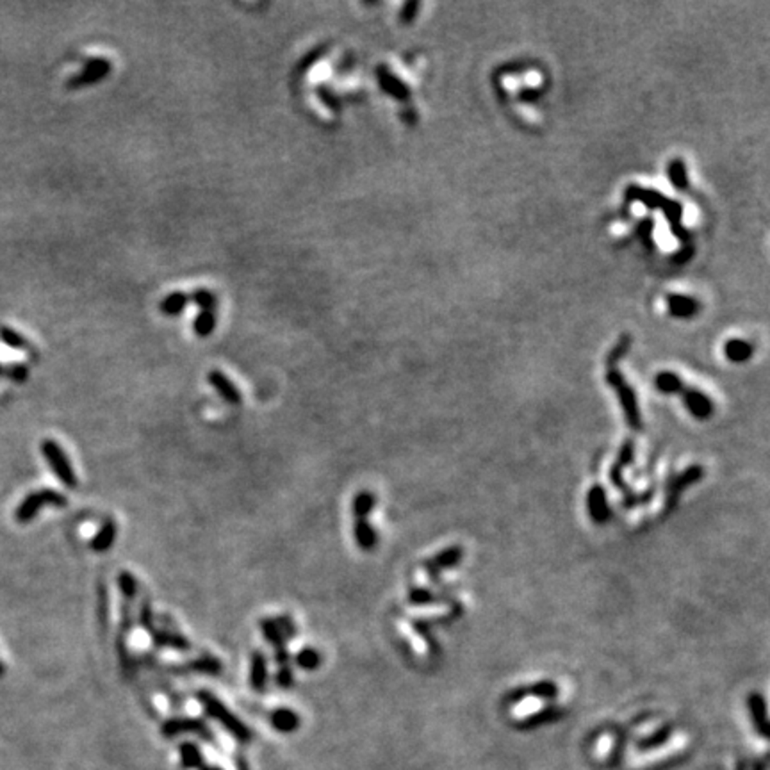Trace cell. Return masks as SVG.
Here are the masks:
<instances>
[{"instance_id": "obj_1", "label": "cell", "mask_w": 770, "mask_h": 770, "mask_svg": "<svg viewBox=\"0 0 770 770\" xmlns=\"http://www.w3.org/2000/svg\"><path fill=\"white\" fill-rule=\"evenodd\" d=\"M39 451H41L43 458H45L46 466L50 467L53 476L68 488H75L78 485L77 473L73 469V463L70 462V456L64 451L63 446L56 441V438H45L39 444Z\"/></svg>"}, {"instance_id": "obj_2", "label": "cell", "mask_w": 770, "mask_h": 770, "mask_svg": "<svg viewBox=\"0 0 770 770\" xmlns=\"http://www.w3.org/2000/svg\"><path fill=\"white\" fill-rule=\"evenodd\" d=\"M68 498L63 492L56 488H39V491L31 492L20 501V505L14 510V520L18 524H27L38 517L39 510L45 506H66Z\"/></svg>"}, {"instance_id": "obj_3", "label": "cell", "mask_w": 770, "mask_h": 770, "mask_svg": "<svg viewBox=\"0 0 770 770\" xmlns=\"http://www.w3.org/2000/svg\"><path fill=\"white\" fill-rule=\"evenodd\" d=\"M196 697H198V702L203 706L207 715L216 719L217 722H220L225 729L230 731L235 738H239V740H248V738L252 736L248 727H246L216 695H212L207 690H200L198 694H196Z\"/></svg>"}, {"instance_id": "obj_4", "label": "cell", "mask_w": 770, "mask_h": 770, "mask_svg": "<svg viewBox=\"0 0 770 770\" xmlns=\"http://www.w3.org/2000/svg\"><path fill=\"white\" fill-rule=\"evenodd\" d=\"M606 381L610 384V387L617 392V398H619L620 406L624 410V416L626 421L630 423V426L633 430H640L642 428V419H640V410H638L637 396H635L633 389L626 384L622 374L619 373L615 366H608L606 371Z\"/></svg>"}, {"instance_id": "obj_5", "label": "cell", "mask_w": 770, "mask_h": 770, "mask_svg": "<svg viewBox=\"0 0 770 770\" xmlns=\"http://www.w3.org/2000/svg\"><path fill=\"white\" fill-rule=\"evenodd\" d=\"M260 631L273 649L287 647V642L296 635V624L289 615L266 617L260 620Z\"/></svg>"}, {"instance_id": "obj_6", "label": "cell", "mask_w": 770, "mask_h": 770, "mask_svg": "<svg viewBox=\"0 0 770 770\" xmlns=\"http://www.w3.org/2000/svg\"><path fill=\"white\" fill-rule=\"evenodd\" d=\"M111 71V63L107 59H103V57H93V59L86 61L84 68H82V71L78 75H75V77H71L70 81L66 82L68 88H84V86H89V84H95V82L98 81H103V78L109 75Z\"/></svg>"}, {"instance_id": "obj_7", "label": "cell", "mask_w": 770, "mask_h": 770, "mask_svg": "<svg viewBox=\"0 0 770 770\" xmlns=\"http://www.w3.org/2000/svg\"><path fill=\"white\" fill-rule=\"evenodd\" d=\"M558 695V687H556L553 681H538V683L530 684V687H519L513 688L510 694H506V702L510 704H515V702L524 701L528 697H537V699H555Z\"/></svg>"}, {"instance_id": "obj_8", "label": "cell", "mask_w": 770, "mask_h": 770, "mask_svg": "<svg viewBox=\"0 0 770 770\" xmlns=\"http://www.w3.org/2000/svg\"><path fill=\"white\" fill-rule=\"evenodd\" d=\"M683 403L687 405L688 412L694 419L697 421H706L712 417L713 414V403L704 392L695 391V389H684L683 392Z\"/></svg>"}, {"instance_id": "obj_9", "label": "cell", "mask_w": 770, "mask_h": 770, "mask_svg": "<svg viewBox=\"0 0 770 770\" xmlns=\"http://www.w3.org/2000/svg\"><path fill=\"white\" fill-rule=\"evenodd\" d=\"M207 380H209L210 387L217 392V394L223 398V401H227L228 405H239L242 401L241 392L235 387L234 381L227 376L225 373H221L220 369H212L207 374Z\"/></svg>"}, {"instance_id": "obj_10", "label": "cell", "mask_w": 770, "mask_h": 770, "mask_svg": "<svg viewBox=\"0 0 770 770\" xmlns=\"http://www.w3.org/2000/svg\"><path fill=\"white\" fill-rule=\"evenodd\" d=\"M587 508H588V515H590V519L594 520L595 524L606 523V520L612 517V512H610V506H608V499H606V492L601 485H594V487L588 491Z\"/></svg>"}, {"instance_id": "obj_11", "label": "cell", "mask_w": 770, "mask_h": 770, "mask_svg": "<svg viewBox=\"0 0 770 770\" xmlns=\"http://www.w3.org/2000/svg\"><path fill=\"white\" fill-rule=\"evenodd\" d=\"M376 78L378 84H380L381 91H385L387 95H391L396 100H409L410 98V89L398 75L392 73L387 66H378L376 68Z\"/></svg>"}, {"instance_id": "obj_12", "label": "cell", "mask_w": 770, "mask_h": 770, "mask_svg": "<svg viewBox=\"0 0 770 770\" xmlns=\"http://www.w3.org/2000/svg\"><path fill=\"white\" fill-rule=\"evenodd\" d=\"M747 706H749V713H751V720H752V726H754L756 733H758L761 738H769L770 724H769V717H766V704H765L763 695L754 694V692H752V694L749 695Z\"/></svg>"}, {"instance_id": "obj_13", "label": "cell", "mask_w": 770, "mask_h": 770, "mask_svg": "<svg viewBox=\"0 0 770 770\" xmlns=\"http://www.w3.org/2000/svg\"><path fill=\"white\" fill-rule=\"evenodd\" d=\"M460 560H462V548H458V545H451V548L437 553V555H435L431 560H428V562L424 563V569H426V573L435 580V578L438 576V573L449 569V567L458 565Z\"/></svg>"}, {"instance_id": "obj_14", "label": "cell", "mask_w": 770, "mask_h": 770, "mask_svg": "<svg viewBox=\"0 0 770 770\" xmlns=\"http://www.w3.org/2000/svg\"><path fill=\"white\" fill-rule=\"evenodd\" d=\"M267 658L262 651H253L250 656V684L255 692H262L267 684Z\"/></svg>"}, {"instance_id": "obj_15", "label": "cell", "mask_w": 770, "mask_h": 770, "mask_svg": "<svg viewBox=\"0 0 770 770\" xmlns=\"http://www.w3.org/2000/svg\"><path fill=\"white\" fill-rule=\"evenodd\" d=\"M148 635L152 637L153 645H157V647L175 649V651H189V649H191V642H189L185 637H182L180 633H173V631H170V630H159V627H153Z\"/></svg>"}, {"instance_id": "obj_16", "label": "cell", "mask_w": 770, "mask_h": 770, "mask_svg": "<svg viewBox=\"0 0 770 770\" xmlns=\"http://www.w3.org/2000/svg\"><path fill=\"white\" fill-rule=\"evenodd\" d=\"M353 538H355V544L362 551H373L378 545L376 530L367 519H355V523H353Z\"/></svg>"}, {"instance_id": "obj_17", "label": "cell", "mask_w": 770, "mask_h": 770, "mask_svg": "<svg viewBox=\"0 0 770 770\" xmlns=\"http://www.w3.org/2000/svg\"><path fill=\"white\" fill-rule=\"evenodd\" d=\"M118 537V524L113 519H107L106 523L100 526V530L96 531L95 537L89 542V548L95 553H107L114 545Z\"/></svg>"}, {"instance_id": "obj_18", "label": "cell", "mask_w": 770, "mask_h": 770, "mask_svg": "<svg viewBox=\"0 0 770 770\" xmlns=\"http://www.w3.org/2000/svg\"><path fill=\"white\" fill-rule=\"evenodd\" d=\"M562 717H563L562 708H558V706H545V708L531 713V715L526 717V719L519 720L517 726H519L520 729H533V727L544 726V724L556 722V720H560Z\"/></svg>"}, {"instance_id": "obj_19", "label": "cell", "mask_w": 770, "mask_h": 770, "mask_svg": "<svg viewBox=\"0 0 770 770\" xmlns=\"http://www.w3.org/2000/svg\"><path fill=\"white\" fill-rule=\"evenodd\" d=\"M702 478V467L701 466H692L688 467L684 473H681L679 476H676V480L670 483L669 487V494H667V505H670V501H676V498L679 496V492L683 491V488H687L688 485L694 483V481L701 480Z\"/></svg>"}, {"instance_id": "obj_20", "label": "cell", "mask_w": 770, "mask_h": 770, "mask_svg": "<svg viewBox=\"0 0 770 770\" xmlns=\"http://www.w3.org/2000/svg\"><path fill=\"white\" fill-rule=\"evenodd\" d=\"M182 669L188 670V672L216 676V674H220L221 670H223V663H221V659L216 658V656L203 654V656H200V658H195L189 663H185Z\"/></svg>"}, {"instance_id": "obj_21", "label": "cell", "mask_w": 770, "mask_h": 770, "mask_svg": "<svg viewBox=\"0 0 770 770\" xmlns=\"http://www.w3.org/2000/svg\"><path fill=\"white\" fill-rule=\"evenodd\" d=\"M667 307H669L670 314L676 317H692L699 310V303L692 296L684 294L667 296Z\"/></svg>"}, {"instance_id": "obj_22", "label": "cell", "mask_w": 770, "mask_h": 770, "mask_svg": "<svg viewBox=\"0 0 770 770\" xmlns=\"http://www.w3.org/2000/svg\"><path fill=\"white\" fill-rule=\"evenodd\" d=\"M270 722L280 733H292V731L298 729L299 717L289 708H277L270 715Z\"/></svg>"}, {"instance_id": "obj_23", "label": "cell", "mask_w": 770, "mask_h": 770, "mask_svg": "<svg viewBox=\"0 0 770 770\" xmlns=\"http://www.w3.org/2000/svg\"><path fill=\"white\" fill-rule=\"evenodd\" d=\"M752 353H754V348H752L751 342L741 341V339H729V341L724 344V355H726L727 360H731V362L734 364L747 362L752 356Z\"/></svg>"}, {"instance_id": "obj_24", "label": "cell", "mask_w": 770, "mask_h": 770, "mask_svg": "<svg viewBox=\"0 0 770 770\" xmlns=\"http://www.w3.org/2000/svg\"><path fill=\"white\" fill-rule=\"evenodd\" d=\"M180 731H195V733L203 734V736H209V733H207L205 729V724L196 719H171L168 720L163 727V733L168 734V736L180 733Z\"/></svg>"}, {"instance_id": "obj_25", "label": "cell", "mask_w": 770, "mask_h": 770, "mask_svg": "<svg viewBox=\"0 0 770 770\" xmlns=\"http://www.w3.org/2000/svg\"><path fill=\"white\" fill-rule=\"evenodd\" d=\"M376 506V496L371 491H360L353 496L351 513L355 519H367Z\"/></svg>"}, {"instance_id": "obj_26", "label": "cell", "mask_w": 770, "mask_h": 770, "mask_svg": "<svg viewBox=\"0 0 770 770\" xmlns=\"http://www.w3.org/2000/svg\"><path fill=\"white\" fill-rule=\"evenodd\" d=\"M633 441H626L624 442L622 449H620V455H619V462L615 463V466L612 467V473H610V478H612L613 485L619 488H622L624 491V481H622V467L630 466L631 462H633Z\"/></svg>"}, {"instance_id": "obj_27", "label": "cell", "mask_w": 770, "mask_h": 770, "mask_svg": "<svg viewBox=\"0 0 770 770\" xmlns=\"http://www.w3.org/2000/svg\"><path fill=\"white\" fill-rule=\"evenodd\" d=\"M654 387L658 389L662 394H677V392L684 391V385L681 381V378L677 376L672 371H662V373L656 374L654 378Z\"/></svg>"}, {"instance_id": "obj_28", "label": "cell", "mask_w": 770, "mask_h": 770, "mask_svg": "<svg viewBox=\"0 0 770 770\" xmlns=\"http://www.w3.org/2000/svg\"><path fill=\"white\" fill-rule=\"evenodd\" d=\"M294 663L302 670L312 672V670H317L321 667V663H323V656H321V652L317 651V649L303 647L294 654Z\"/></svg>"}, {"instance_id": "obj_29", "label": "cell", "mask_w": 770, "mask_h": 770, "mask_svg": "<svg viewBox=\"0 0 770 770\" xmlns=\"http://www.w3.org/2000/svg\"><path fill=\"white\" fill-rule=\"evenodd\" d=\"M670 736H672V727L663 726L662 729H658L656 733H652V734H649V736L638 740L637 749L638 751H652V749H658V747H662V745H665Z\"/></svg>"}, {"instance_id": "obj_30", "label": "cell", "mask_w": 770, "mask_h": 770, "mask_svg": "<svg viewBox=\"0 0 770 770\" xmlns=\"http://www.w3.org/2000/svg\"><path fill=\"white\" fill-rule=\"evenodd\" d=\"M189 303V296L185 292H171L166 298L160 302V310H163L166 316H178L182 310L185 309V305Z\"/></svg>"}, {"instance_id": "obj_31", "label": "cell", "mask_w": 770, "mask_h": 770, "mask_svg": "<svg viewBox=\"0 0 770 770\" xmlns=\"http://www.w3.org/2000/svg\"><path fill=\"white\" fill-rule=\"evenodd\" d=\"M138 580H135V576L132 573H128V570H121L120 574H118V587H120V592L121 595H123V601L125 602H130L134 601V597L138 595Z\"/></svg>"}, {"instance_id": "obj_32", "label": "cell", "mask_w": 770, "mask_h": 770, "mask_svg": "<svg viewBox=\"0 0 770 770\" xmlns=\"http://www.w3.org/2000/svg\"><path fill=\"white\" fill-rule=\"evenodd\" d=\"M192 327H195V334L198 335V337H207V335H210L214 332L216 316H214V312H200L198 316H196Z\"/></svg>"}, {"instance_id": "obj_33", "label": "cell", "mask_w": 770, "mask_h": 770, "mask_svg": "<svg viewBox=\"0 0 770 770\" xmlns=\"http://www.w3.org/2000/svg\"><path fill=\"white\" fill-rule=\"evenodd\" d=\"M669 178L672 180V184L677 189H687L688 188V178H687V168L681 160H674L669 164Z\"/></svg>"}, {"instance_id": "obj_34", "label": "cell", "mask_w": 770, "mask_h": 770, "mask_svg": "<svg viewBox=\"0 0 770 770\" xmlns=\"http://www.w3.org/2000/svg\"><path fill=\"white\" fill-rule=\"evenodd\" d=\"M189 302H195L196 305L202 309V312H212V309L216 307V298H214L212 292L205 291V289H200L195 291L189 296Z\"/></svg>"}, {"instance_id": "obj_35", "label": "cell", "mask_w": 770, "mask_h": 770, "mask_svg": "<svg viewBox=\"0 0 770 770\" xmlns=\"http://www.w3.org/2000/svg\"><path fill=\"white\" fill-rule=\"evenodd\" d=\"M138 622H139V626H141V630H145L146 633H150V631L155 627V619H153L152 606H150L148 601H143L141 606H139Z\"/></svg>"}, {"instance_id": "obj_36", "label": "cell", "mask_w": 770, "mask_h": 770, "mask_svg": "<svg viewBox=\"0 0 770 770\" xmlns=\"http://www.w3.org/2000/svg\"><path fill=\"white\" fill-rule=\"evenodd\" d=\"M435 597L428 588H412L409 592V602L410 605H430L433 602Z\"/></svg>"}, {"instance_id": "obj_37", "label": "cell", "mask_w": 770, "mask_h": 770, "mask_svg": "<svg viewBox=\"0 0 770 770\" xmlns=\"http://www.w3.org/2000/svg\"><path fill=\"white\" fill-rule=\"evenodd\" d=\"M630 346H631V342H630V337H627V335H624V337H622V339H620V341H619V342H617V346H615V348H613V349H612V351H610V355H608V360H606V364H608V366H615V362H617V360H620V359H622V356H624V353H626V351H627V349H630Z\"/></svg>"}, {"instance_id": "obj_38", "label": "cell", "mask_w": 770, "mask_h": 770, "mask_svg": "<svg viewBox=\"0 0 770 770\" xmlns=\"http://www.w3.org/2000/svg\"><path fill=\"white\" fill-rule=\"evenodd\" d=\"M180 752H182V759H184V763L188 766H195V765H198L200 761H202V758H200L202 754H200V751H198V747H196V745L184 744L180 747Z\"/></svg>"}, {"instance_id": "obj_39", "label": "cell", "mask_w": 770, "mask_h": 770, "mask_svg": "<svg viewBox=\"0 0 770 770\" xmlns=\"http://www.w3.org/2000/svg\"><path fill=\"white\" fill-rule=\"evenodd\" d=\"M277 683L280 688H291L294 683V676H292V670L289 665H284L278 669L277 672Z\"/></svg>"}, {"instance_id": "obj_40", "label": "cell", "mask_w": 770, "mask_h": 770, "mask_svg": "<svg viewBox=\"0 0 770 770\" xmlns=\"http://www.w3.org/2000/svg\"><path fill=\"white\" fill-rule=\"evenodd\" d=\"M419 6H421L419 2H406L405 6H403L401 13H399V18H401L403 24H410V21H412L414 18H416Z\"/></svg>"}, {"instance_id": "obj_41", "label": "cell", "mask_w": 770, "mask_h": 770, "mask_svg": "<svg viewBox=\"0 0 770 770\" xmlns=\"http://www.w3.org/2000/svg\"><path fill=\"white\" fill-rule=\"evenodd\" d=\"M319 96H321V98H323V102L327 103V106H330V107H332V109H337V107H339L337 98H335V96H332L330 93H328V95H327V93H324L323 89H319Z\"/></svg>"}, {"instance_id": "obj_42", "label": "cell", "mask_w": 770, "mask_h": 770, "mask_svg": "<svg viewBox=\"0 0 770 770\" xmlns=\"http://www.w3.org/2000/svg\"><path fill=\"white\" fill-rule=\"evenodd\" d=\"M4 674H6V665H4L2 658H0V677H4Z\"/></svg>"}, {"instance_id": "obj_43", "label": "cell", "mask_w": 770, "mask_h": 770, "mask_svg": "<svg viewBox=\"0 0 770 770\" xmlns=\"http://www.w3.org/2000/svg\"><path fill=\"white\" fill-rule=\"evenodd\" d=\"M756 770H765V769H763V765H758L756 766Z\"/></svg>"}, {"instance_id": "obj_44", "label": "cell", "mask_w": 770, "mask_h": 770, "mask_svg": "<svg viewBox=\"0 0 770 770\" xmlns=\"http://www.w3.org/2000/svg\"><path fill=\"white\" fill-rule=\"evenodd\" d=\"M207 770H212V769H207ZM214 770H216V769H214Z\"/></svg>"}]
</instances>
